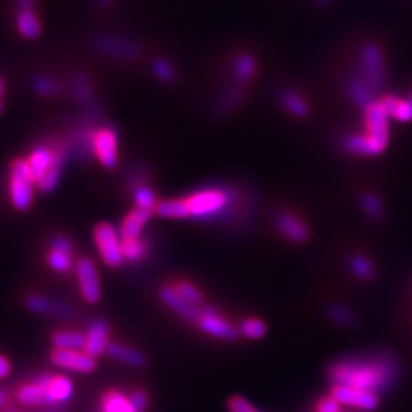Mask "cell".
I'll return each mask as SVG.
<instances>
[{
    "mask_svg": "<svg viewBox=\"0 0 412 412\" xmlns=\"http://www.w3.org/2000/svg\"><path fill=\"white\" fill-rule=\"evenodd\" d=\"M229 412H260L254 405L241 396H232L228 401Z\"/></svg>",
    "mask_w": 412,
    "mask_h": 412,
    "instance_id": "obj_42",
    "label": "cell"
},
{
    "mask_svg": "<svg viewBox=\"0 0 412 412\" xmlns=\"http://www.w3.org/2000/svg\"><path fill=\"white\" fill-rule=\"evenodd\" d=\"M61 161H64V150L48 145H37L28 156V164H30L37 182Z\"/></svg>",
    "mask_w": 412,
    "mask_h": 412,
    "instance_id": "obj_15",
    "label": "cell"
},
{
    "mask_svg": "<svg viewBox=\"0 0 412 412\" xmlns=\"http://www.w3.org/2000/svg\"><path fill=\"white\" fill-rule=\"evenodd\" d=\"M90 147L102 166L115 168L118 165V136L114 128L102 127L93 132Z\"/></svg>",
    "mask_w": 412,
    "mask_h": 412,
    "instance_id": "obj_8",
    "label": "cell"
},
{
    "mask_svg": "<svg viewBox=\"0 0 412 412\" xmlns=\"http://www.w3.org/2000/svg\"><path fill=\"white\" fill-rule=\"evenodd\" d=\"M17 31L25 40H37L42 35V22L35 11H18L16 17Z\"/></svg>",
    "mask_w": 412,
    "mask_h": 412,
    "instance_id": "obj_24",
    "label": "cell"
},
{
    "mask_svg": "<svg viewBox=\"0 0 412 412\" xmlns=\"http://www.w3.org/2000/svg\"><path fill=\"white\" fill-rule=\"evenodd\" d=\"M93 241L98 254L107 267H118L123 265V238L121 234L110 223H98L93 229Z\"/></svg>",
    "mask_w": 412,
    "mask_h": 412,
    "instance_id": "obj_5",
    "label": "cell"
},
{
    "mask_svg": "<svg viewBox=\"0 0 412 412\" xmlns=\"http://www.w3.org/2000/svg\"><path fill=\"white\" fill-rule=\"evenodd\" d=\"M245 99V92L240 86L228 89L223 93V97L217 101L215 104V114H228V111L236 109L238 104H241V101Z\"/></svg>",
    "mask_w": 412,
    "mask_h": 412,
    "instance_id": "obj_35",
    "label": "cell"
},
{
    "mask_svg": "<svg viewBox=\"0 0 412 412\" xmlns=\"http://www.w3.org/2000/svg\"><path fill=\"white\" fill-rule=\"evenodd\" d=\"M377 101L391 119H396L399 123L412 121V102L408 98L400 99L394 95H383Z\"/></svg>",
    "mask_w": 412,
    "mask_h": 412,
    "instance_id": "obj_19",
    "label": "cell"
},
{
    "mask_svg": "<svg viewBox=\"0 0 412 412\" xmlns=\"http://www.w3.org/2000/svg\"><path fill=\"white\" fill-rule=\"evenodd\" d=\"M37 186L35 176L28 159H16L9 166L8 194L9 202L17 211H28L34 202V188Z\"/></svg>",
    "mask_w": 412,
    "mask_h": 412,
    "instance_id": "obj_3",
    "label": "cell"
},
{
    "mask_svg": "<svg viewBox=\"0 0 412 412\" xmlns=\"http://www.w3.org/2000/svg\"><path fill=\"white\" fill-rule=\"evenodd\" d=\"M185 200L191 219L217 220L231 212L236 194L223 186H211V188H203L190 194Z\"/></svg>",
    "mask_w": 412,
    "mask_h": 412,
    "instance_id": "obj_2",
    "label": "cell"
},
{
    "mask_svg": "<svg viewBox=\"0 0 412 412\" xmlns=\"http://www.w3.org/2000/svg\"><path fill=\"white\" fill-rule=\"evenodd\" d=\"M51 248L52 249H57V250L68 252V254H73V245H72V241L68 237H63V236L55 237L52 240V243H51Z\"/></svg>",
    "mask_w": 412,
    "mask_h": 412,
    "instance_id": "obj_44",
    "label": "cell"
},
{
    "mask_svg": "<svg viewBox=\"0 0 412 412\" xmlns=\"http://www.w3.org/2000/svg\"><path fill=\"white\" fill-rule=\"evenodd\" d=\"M97 6L99 8H109L111 4H114V0H93Z\"/></svg>",
    "mask_w": 412,
    "mask_h": 412,
    "instance_id": "obj_49",
    "label": "cell"
},
{
    "mask_svg": "<svg viewBox=\"0 0 412 412\" xmlns=\"http://www.w3.org/2000/svg\"><path fill=\"white\" fill-rule=\"evenodd\" d=\"M199 329L208 336L222 341H236L238 338V330L228 320L212 307H202L199 312L198 322Z\"/></svg>",
    "mask_w": 412,
    "mask_h": 412,
    "instance_id": "obj_7",
    "label": "cell"
},
{
    "mask_svg": "<svg viewBox=\"0 0 412 412\" xmlns=\"http://www.w3.org/2000/svg\"><path fill=\"white\" fill-rule=\"evenodd\" d=\"M360 208L372 222H382L385 217V206L374 193H363L360 195Z\"/></svg>",
    "mask_w": 412,
    "mask_h": 412,
    "instance_id": "obj_30",
    "label": "cell"
},
{
    "mask_svg": "<svg viewBox=\"0 0 412 412\" xmlns=\"http://www.w3.org/2000/svg\"><path fill=\"white\" fill-rule=\"evenodd\" d=\"M278 102L284 107L287 114L295 118H305L310 111L307 101L296 90L290 87H284L278 92Z\"/></svg>",
    "mask_w": 412,
    "mask_h": 412,
    "instance_id": "obj_23",
    "label": "cell"
},
{
    "mask_svg": "<svg viewBox=\"0 0 412 412\" xmlns=\"http://www.w3.org/2000/svg\"><path fill=\"white\" fill-rule=\"evenodd\" d=\"M401 368L389 351H370L333 360L325 376L333 385H344L382 394L394 388Z\"/></svg>",
    "mask_w": 412,
    "mask_h": 412,
    "instance_id": "obj_1",
    "label": "cell"
},
{
    "mask_svg": "<svg viewBox=\"0 0 412 412\" xmlns=\"http://www.w3.org/2000/svg\"><path fill=\"white\" fill-rule=\"evenodd\" d=\"M102 412H135L128 397L118 391H109L101 400Z\"/></svg>",
    "mask_w": 412,
    "mask_h": 412,
    "instance_id": "obj_32",
    "label": "cell"
},
{
    "mask_svg": "<svg viewBox=\"0 0 412 412\" xmlns=\"http://www.w3.org/2000/svg\"><path fill=\"white\" fill-rule=\"evenodd\" d=\"M52 374H42L34 382L25 383L17 389V400L26 406H48L54 405L51 392H49V382Z\"/></svg>",
    "mask_w": 412,
    "mask_h": 412,
    "instance_id": "obj_11",
    "label": "cell"
},
{
    "mask_svg": "<svg viewBox=\"0 0 412 412\" xmlns=\"http://www.w3.org/2000/svg\"><path fill=\"white\" fill-rule=\"evenodd\" d=\"M51 360L61 370L75 372H93L97 368V360L84 350H61L54 349L51 353Z\"/></svg>",
    "mask_w": 412,
    "mask_h": 412,
    "instance_id": "obj_12",
    "label": "cell"
},
{
    "mask_svg": "<svg viewBox=\"0 0 412 412\" xmlns=\"http://www.w3.org/2000/svg\"><path fill=\"white\" fill-rule=\"evenodd\" d=\"M75 272H77L80 293L84 301L89 304H97L101 299L102 292L95 263L86 257H81L77 261V266H75Z\"/></svg>",
    "mask_w": 412,
    "mask_h": 412,
    "instance_id": "obj_9",
    "label": "cell"
},
{
    "mask_svg": "<svg viewBox=\"0 0 412 412\" xmlns=\"http://www.w3.org/2000/svg\"><path fill=\"white\" fill-rule=\"evenodd\" d=\"M365 136H367L372 156L382 154L389 144V116L382 109L379 101L363 111Z\"/></svg>",
    "mask_w": 412,
    "mask_h": 412,
    "instance_id": "obj_4",
    "label": "cell"
},
{
    "mask_svg": "<svg viewBox=\"0 0 412 412\" xmlns=\"http://www.w3.org/2000/svg\"><path fill=\"white\" fill-rule=\"evenodd\" d=\"M49 392H51L54 405L55 404H64V401H68L72 397L73 385L68 377L52 376V379L49 382Z\"/></svg>",
    "mask_w": 412,
    "mask_h": 412,
    "instance_id": "obj_29",
    "label": "cell"
},
{
    "mask_svg": "<svg viewBox=\"0 0 412 412\" xmlns=\"http://www.w3.org/2000/svg\"><path fill=\"white\" fill-rule=\"evenodd\" d=\"M408 99L412 102V90H411V93H409V97H408Z\"/></svg>",
    "mask_w": 412,
    "mask_h": 412,
    "instance_id": "obj_52",
    "label": "cell"
},
{
    "mask_svg": "<svg viewBox=\"0 0 412 412\" xmlns=\"http://www.w3.org/2000/svg\"><path fill=\"white\" fill-rule=\"evenodd\" d=\"M11 372V363L5 358V356L0 354V379H5Z\"/></svg>",
    "mask_w": 412,
    "mask_h": 412,
    "instance_id": "obj_46",
    "label": "cell"
},
{
    "mask_svg": "<svg viewBox=\"0 0 412 412\" xmlns=\"http://www.w3.org/2000/svg\"><path fill=\"white\" fill-rule=\"evenodd\" d=\"M330 321L342 327H354L358 324V315L344 304H332L327 308Z\"/></svg>",
    "mask_w": 412,
    "mask_h": 412,
    "instance_id": "obj_34",
    "label": "cell"
},
{
    "mask_svg": "<svg viewBox=\"0 0 412 412\" xmlns=\"http://www.w3.org/2000/svg\"><path fill=\"white\" fill-rule=\"evenodd\" d=\"M90 81L84 73H80L77 78H75L73 84V93L75 98H77L80 102H87L90 99Z\"/></svg>",
    "mask_w": 412,
    "mask_h": 412,
    "instance_id": "obj_40",
    "label": "cell"
},
{
    "mask_svg": "<svg viewBox=\"0 0 412 412\" xmlns=\"http://www.w3.org/2000/svg\"><path fill=\"white\" fill-rule=\"evenodd\" d=\"M128 400H130V405H132L135 412H144L145 408L148 406V396H147L145 391L138 389V391L132 392V396L128 397Z\"/></svg>",
    "mask_w": 412,
    "mask_h": 412,
    "instance_id": "obj_43",
    "label": "cell"
},
{
    "mask_svg": "<svg viewBox=\"0 0 412 412\" xmlns=\"http://www.w3.org/2000/svg\"><path fill=\"white\" fill-rule=\"evenodd\" d=\"M238 333L241 336H245L246 339L258 341L263 339L266 336L267 325L263 320H260V317H246V320L241 321L238 327Z\"/></svg>",
    "mask_w": 412,
    "mask_h": 412,
    "instance_id": "obj_31",
    "label": "cell"
},
{
    "mask_svg": "<svg viewBox=\"0 0 412 412\" xmlns=\"http://www.w3.org/2000/svg\"><path fill=\"white\" fill-rule=\"evenodd\" d=\"M274 224L281 236L295 245H303L310 237L307 224L290 211H279L274 217Z\"/></svg>",
    "mask_w": 412,
    "mask_h": 412,
    "instance_id": "obj_14",
    "label": "cell"
},
{
    "mask_svg": "<svg viewBox=\"0 0 412 412\" xmlns=\"http://www.w3.org/2000/svg\"><path fill=\"white\" fill-rule=\"evenodd\" d=\"M109 344V324L102 320L92 321L86 333L84 351L92 356V358H98V356L107 351Z\"/></svg>",
    "mask_w": 412,
    "mask_h": 412,
    "instance_id": "obj_17",
    "label": "cell"
},
{
    "mask_svg": "<svg viewBox=\"0 0 412 412\" xmlns=\"http://www.w3.org/2000/svg\"><path fill=\"white\" fill-rule=\"evenodd\" d=\"M334 400H338L341 405L358 408L363 411H374L379 406V396L374 392L362 391L358 388L344 387V385H333L332 394Z\"/></svg>",
    "mask_w": 412,
    "mask_h": 412,
    "instance_id": "obj_13",
    "label": "cell"
},
{
    "mask_svg": "<svg viewBox=\"0 0 412 412\" xmlns=\"http://www.w3.org/2000/svg\"><path fill=\"white\" fill-rule=\"evenodd\" d=\"M135 203H136V208L139 210H144V211H150L153 212L157 200H156V194L152 188H148V186H138L135 190Z\"/></svg>",
    "mask_w": 412,
    "mask_h": 412,
    "instance_id": "obj_39",
    "label": "cell"
},
{
    "mask_svg": "<svg viewBox=\"0 0 412 412\" xmlns=\"http://www.w3.org/2000/svg\"><path fill=\"white\" fill-rule=\"evenodd\" d=\"M4 93V83H2V80H0V95H2Z\"/></svg>",
    "mask_w": 412,
    "mask_h": 412,
    "instance_id": "obj_51",
    "label": "cell"
},
{
    "mask_svg": "<svg viewBox=\"0 0 412 412\" xmlns=\"http://www.w3.org/2000/svg\"><path fill=\"white\" fill-rule=\"evenodd\" d=\"M93 46H95V49L101 54L123 60L136 59L140 54V46L138 44V42L111 34H101L95 37V39H93Z\"/></svg>",
    "mask_w": 412,
    "mask_h": 412,
    "instance_id": "obj_10",
    "label": "cell"
},
{
    "mask_svg": "<svg viewBox=\"0 0 412 412\" xmlns=\"http://www.w3.org/2000/svg\"><path fill=\"white\" fill-rule=\"evenodd\" d=\"M341 404L338 400H334L332 396L330 397H325L320 401V405H317V412H339Z\"/></svg>",
    "mask_w": 412,
    "mask_h": 412,
    "instance_id": "obj_45",
    "label": "cell"
},
{
    "mask_svg": "<svg viewBox=\"0 0 412 412\" xmlns=\"http://www.w3.org/2000/svg\"><path fill=\"white\" fill-rule=\"evenodd\" d=\"M150 217H152V212L150 211H144L139 208L130 211L124 217L123 223H121V228H119L121 238L132 240V238L140 237V232H143Z\"/></svg>",
    "mask_w": 412,
    "mask_h": 412,
    "instance_id": "obj_21",
    "label": "cell"
},
{
    "mask_svg": "<svg viewBox=\"0 0 412 412\" xmlns=\"http://www.w3.org/2000/svg\"><path fill=\"white\" fill-rule=\"evenodd\" d=\"M26 307L34 313H54L60 316H66L69 313V308L66 305L51 303L48 298L40 295H30L26 298Z\"/></svg>",
    "mask_w": 412,
    "mask_h": 412,
    "instance_id": "obj_28",
    "label": "cell"
},
{
    "mask_svg": "<svg viewBox=\"0 0 412 412\" xmlns=\"http://www.w3.org/2000/svg\"><path fill=\"white\" fill-rule=\"evenodd\" d=\"M312 4L317 11H325V9H329L332 6L333 0H312Z\"/></svg>",
    "mask_w": 412,
    "mask_h": 412,
    "instance_id": "obj_48",
    "label": "cell"
},
{
    "mask_svg": "<svg viewBox=\"0 0 412 412\" xmlns=\"http://www.w3.org/2000/svg\"><path fill=\"white\" fill-rule=\"evenodd\" d=\"M154 212L159 215V217H164V219H176V220L190 219L188 206H186L185 198L157 202Z\"/></svg>",
    "mask_w": 412,
    "mask_h": 412,
    "instance_id": "obj_27",
    "label": "cell"
},
{
    "mask_svg": "<svg viewBox=\"0 0 412 412\" xmlns=\"http://www.w3.org/2000/svg\"><path fill=\"white\" fill-rule=\"evenodd\" d=\"M34 89L37 93H40L43 97H51L55 92H59L60 86L48 77H40L34 81Z\"/></svg>",
    "mask_w": 412,
    "mask_h": 412,
    "instance_id": "obj_41",
    "label": "cell"
},
{
    "mask_svg": "<svg viewBox=\"0 0 412 412\" xmlns=\"http://www.w3.org/2000/svg\"><path fill=\"white\" fill-rule=\"evenodd\" d=\"M106 354L109 356V358L115 359L121 363H126L128 365V367H133V368H143L147 363V359L143 353L133 350L132 346H127L119 342H110Z\"/></svg>",
    "mask_w": 412,
    "mask_h": 412,
    "instance_id": "obj_22",
    "label": "cell"
},
{
    "mask_svg": "<svg viewBox=\"0 0 412 412\" xmlns=\"http://www.w3.org/2000/svg\"><path fill=\"white\" fill-rule=\"evenodd\" d=\"M6 401H8V394L5 391L0 389V408H4L6 405Z\"/></svg>",
    "mask_w": 412,
    "mask_h": 412,
    "instance_id": "obj_50",
    "label": "cell"
},
{
    "mask_svg": "<svg viewBox=\"0 0 412 412\" xmlns=\"http://www.w3.org/2000/svg\"><path fill=\"white\" fill-rule=\"evenodd\" d=\"M73 254H68V252L57 250V249H49L48 254H46V263L48 266L55 270V272L60 274H68L71 272V269L73 267Z\"/></svg>",
    "mask_w": 412,
    "mask_h": 412,
    "instance_id": "obj_33",
    "label": "cell"
},
{
    "mask_svg": "<svg viewBox=\"0 0 412 412\" xmlns=\"http://www.w3.org/2000/svg\"><path fill=\"white\" fill-rule=\"evenodd\" d=\"M257 69H258V63L254 55L249 52L238 54L232 64V75L237 86L243 87V86H246L248 83H250L252 78L255 77Z\"/></svg>",
    "mask_w": 412,
    "mask_h": 412,
    "instance_id": "obj_20",
    "label": "cell"
},
{
    "mask_svg": "<svg viewBox=\"0 0 412 412\" xmlns=\"http://www.w3.org/2000/svg\"><path fill=\"white\" fill-rule=\"evenodd\" d=\"M349 269L351 275L362 283H370L376 277V266L367 255L362 254H356L349 258Z\"/></svg>",
    "mask_w": 412,
    "mask_h": 412,
    "instance_id": "obj_25",
    "label": "cell"
},
{
    "mask_svg": "<svg viewBox=\"0 0 412 412\" xmlns=\"http://www.w3.org/2000/svg\"><path fill=\"white\" fill-rule=\"evenodd\" d=\"M159 296H161V299L166 307H170L174 313L183 317L185 321H190L194 324L198 322L200 308L190 304L185 298H182L174 286H164L161 289V292H159Z\"/></svg>",
    "mask_w": 412,
    "mask_h": 412,
    "instance_id": "obj_16",
    "label": "cell"
},
{
    "mask_svg": "<svg viewBox=\"0 0 412 412\" xmlns=\"http://www.w3.org/2000/svg\"><path fill=\"white\" fill-rule=\"evenodd\" d=\"M148 252V243L144 238H132V240H123V254L124 260L127 261H140Z\"/></svg>",
    "mask_w": 412,
    "mask_h": 412,
    "instance_id": "obj_36",
    "label": "cell"
},
{
    "mask_svg": "<svg viewBox=\"0 0 412 412\" xmlns=\"http://www.w3.org/2000/svg\"><path fill=\"white\" fill-rule=\"evenodd\" d=\"M52 345L61 350H84L86 334L75 330H59L52 334Z\"/></svg>",
    "mask_w": 412,
    "mask_h": 412,
    "instance_id": "obj_26",
    "label": "cell"
},
{
    "mask_svg": "<svg viewBox=\"0 0 412 412\" xmlns=\"http://www.w3.org/2000/svg\"><path fill=\"white\" fill-rule=\"evenodd\" d=\"M152 71L154 73V77L164 84H173L177 78L173 64L165 59H156L152 64Z\"/></svg>",
    "mask_w": 412,
    "mask_h": 412,
    "instance_id": "obj_37",
    "label": "cell"
},
{
    "mask_svg": "<svg viewBox=\"0 0 412 412\" xmlns=\"http://www.w3.org/2000/svg\"><path fill=\"white\" fill-rule=\"evenodd\" d=\"M346 93H349L350 99L358 106L362 111L367 110L371 104H374L377 99L374 98V90L368 86V83L362 78V75L358 77H351L346 81Z\"/></svg>",
    "mask_w": 412,
    "mask_h": 412,
    "instance_id": "obj_18",
    "label": "cell"
},
{
    "mask_svg": "<svg viewBox=\"0 0 412 412\" xmlns=\"http://www.w3.org/2000/svg\"><path fill=\"white\" fill-rule=\"evenodd\" d=\"M18 11H35V0H16Z\"/></svg>",
    "mask_w": 412,
    "mask_h": 412,
    "instance_id": "obj_47",
    "label": "cell"
},
{
    "mask_svg": "<svg viewBox=\"0 0 412 412\" xmlns=\"http://www.w3.org/2000/svg\"><path fill=\"white\" fill-rule=\"evenodd\" d=\"M174 287H176L177 292L181 293V296L185 298L190 304L199 307L203 303V295L199 290V287H195L193 283H190V281L179 279L174 284Z\"/></svg>",
    "mask_w": 412,
    "mask_h": 412,
    "instance_id": "obj_38",
    "label": "cell"
},
{
    "mask_svg": "<svg viewBox=\"0 0 412 412\" xmlns=\"http://www.w3.org/2000/svg\"><path fill=\"white\" fill-rule=\"evenodd\" d=\"M360 71L362 78L377 93L385 84V61L379 44L368 42L360 48Z\"/></svg>",
    "mask_w": 412,
    "mask_h": 412,
    "instance_id": "obj_6",
    "label": "cell"
}]
</instances>
